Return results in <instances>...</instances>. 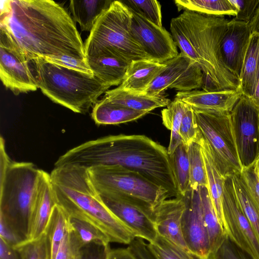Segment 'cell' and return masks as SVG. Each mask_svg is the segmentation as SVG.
Wrapping results in <instances>:
<instances>
[{
	"mask_svg": "<svg viewBox=\"0 0 259 259\" xmlns=\"http://www.w3.org/2000/svg\"><path fill=\"white\" fill-rule=\"evenodd\" d=\"M0 25L4 27L29 62L64 56L86 60L84 45L72 16L51 0L1 2Z\"/></svg>",
	"mask_w": 259,
	"mask_h": 259,
	"instance_id": "1",
	"label": "cell"
},
{
	"mask_svg": "<svg viewBox=\"0 0 259 259\" xmlns=\"http://www.w3.org/2000/svg\"><path fill=\"white\" fill-rule=\"evenodd\" d=\"M67 164L88 169L99 165L120 166L163 187L170 197L181 196L167 150L144 135L120 134L89 141L60 156L55 167Z\"/></svg>",
	"mask_w": 259,
	"mask_h": 259,
	"instance_id": "2",
	"label": "cell"
},
{
	"mask_svg": "<svg viewBox=\"0 0 259 259\" xmlns=\"http://www.w3.org/2000/svg\"><path fill=\"white\" fill-rule=\"evenodd\" d=\"M229 20L184 11L171 19L170 30L181 53L200 67L206 92L238 89L239 79L225 66L220 45Z\"/></svg>",
	"mask_w": 259,
	"mask_h": 259,
	"instance_id": "3",
	"label": "cell"
},
{
	"mask_svg": "<svg viewBox=\"0 0 259 259\" xmlns=\"http://www.w3.org/2000/svg\"><path fill=\"white\" fill-rule=\"evenodd\" d=\"M57 201L69 215L93 224L110 242L129 244L135 236L108 208L92 183L88 169L77 165L55 167L50 174Z\"/></svg>",
	"mask_w": 259,
	"mask_h": 259,
	"instance_id": "4",
	"label": "cell"
},
{
	"mask_svg": "<svg viewBox=\"0 0 259 259\" xmlns=\"http://www.w3.org/2000/svg\"><path fill=\"white\" fill-rule=\"evenodd\" d=\"M29 65L42 93L53 102L75 113H87L110 88L94 75L44 58L34 59Z\"/></svg>",
	"mask_w": 259,
	"mask_h": 259,
	"instance_id": "5",
	"label": "cell"
},
{
	"mask_svg": "<svg viewBox=\"0 0 259 259\" xmlns=\"http://www.w3.org/2000/svg\"><path fill=\"white\" fill-rule=\"evenodd\" d=\"M0 155V217L25 241L41 169L31 162L11 160L3 139Z\"/></svg>",
	"mask_w": 259,
	"mask_h": 259,
	"instance_id": "6",
	"label": "cell"
},
{
	"mask_svg": "<svg viewBox=\"0 0 259 259\" xmlns=\"http://www.w3.org/2000/svg\"><path fill=\"white\" fill-rule=\"evenodd\" d=\"M132 13L121 1H113L97 20L84 45L85 57L109 53L129 62L150 60L130 31Z\"/></svg>",
	"mask_w": 259,
	"mask_h": 259,
	"instance_id": "7",
	"label": "cell"
},
{
	"mask_svg": "<svg viewBox=\"0 0 259 259\" xmlns=\"http://www.w3.org/2000/svg\"><path fill=\"white\" fill-rule=\"evenodd\" d=\"M88 171L92 183L102 196L123 199L153 211L170 197L163 187L120 166L99 165Z\"/></svg>",
	"mask_w": 259,
	"mask_h": 259,
	"instance_id": "8",
	"label": "cell"
},
{
	"mask_svg": "<svg viewBox=\"0 0 259 259\" xmlns=\"http://www.w3.org/2000/svg\"><path fill=\"white\" fill-rule=\"evenodd\" d=\"M194 111L200 135L208 145L221 175L225 178L241 174L243 168L233 135L230 112L196 109Z\"/></svg>",
	"mask_w": 259,
	"mask_h": 259,
	"instance_id": "9",
	"label": "cell"
},
{
	"mask_svg": "<svg viewBox=\"0 0 259 259\" xmlns=\"http://www.w3.org/2000/svg\"><path fill=\"white\" fill-rule=\"evenodd\" d=\"M222 208L225 235L250 259H259V240L239 205L232 175L225 178Z\"/></svg>",
	"mask_w": 259,
	"mask_h": 259,
	"instance_id": "10",
	"label": "cell"
},
{
	"mask_svg": "<svg viewBox=\"0 0 259 259\" xmlns=\"http://www.w3.org/2000/svg\"><path fill=\"white\" fill-rule=\"evenodd\" d=\"M234 139L242 168L259 158V109L242 95L230 112Z\"/></svg>",
	"mask_w": 259,
	"mask_h": 259,
	"instance_id": "11",
	"label": "cell"
},
{
	"mask_svg": "<svg viewBox=\"0 0 259 259\" xmlns=\"http://www.w3.org/2000/svg\"><path fill=\"white\" fill-rule=\"evenodd\" d=\"M0 77L4 85L16 95L38 89L29 61L9 32L2 25Z\"/></svg>",
	"mask_w": 259,
	"mask_h": 259,
	"instance_id": "12",
	"label": "cell"
},
{
	"mask_svg": "<svg viewBox=\"0 0 259 259\" xmlns=\"http://www.w3.org/2000/svg\"><path fill=\"white\" fill-rule=\"evenodd\" d=\"M163 63L164 68L144 94L155 96L163 94L168 89L186 92L202 88L203 76L200 67L182 53Z\"/></svg>",
	"mask_w": 259,
	"mask_h": 259,
	"instance_id": "13",
	"label": "cell"
},
{
	"mask_svg": "<svg viewBox=\"0 0 259 259\" xmlns=\"http://www.w3.org/2000/svg\"><path fill=\"white\" fill-rule=\"evenodd\" d=\"M131 11V34L150 60L163 63L178 56L177 47L169 32Z\"/></svg>",
	"mask_w": 259,
	"mask_h": 259,
	"instance_id": "14",
	"label": "cell"
},
{
	"mask_svg": "<svg viewBox=\"0 0 259 259\" xmlns=\"http://www.w3.org/2000/svg\"><path fill=\"white\" fill-rule=\"evenodd\" d=\"M184 197L185 208L181 228L187 247L191 251L208 257L210 244L203 219L199 189L190 190Z\"/></svg>",
	"mask_w": 259,
	"mask_h": 259,
	"instance_id": "15",
	"label": "cell"
},
{
	"mask_svg": "<svg viewBox=\"0 0 259 259\" xmlns=\"http://www.w3.org/2000/svg\"><path fill=\"white\" fill-rule=\"evenodd\" d=\"M101 196V195H100ZM111 212L133 233L148 243L157 236L154 211L123 199L101 196Z\"/></svg>",
	"mask_w": 259,
	"mask_h": 259,
	"instance_id": "16",
	"label": "cell"
},
{
	"mask_svg": "<svg viewBox=\"0 0 259 259\" xmlns=\"http://www.w3.org/2000/svg\"><path fill=\"white\" fill-rule=\"evenodd\" d=\"M252 31L250 23L229 21L220 45V53L226 68L239 80Z\"/></svg>",
	"mask_w": 259,
	"mask_h": 259,
	"instance_id": "17",
	"label": "cell"
},
{
	"mask_svg": "<svg viewBox=\"0 0 259 259\" xmlns=\"http://www.w3.org/2000/svg\"><path fill=\"white\" fill-rule=\"evenodd\" d=\"M185 208L183 196L166 199L154 209V220L158 235L189 249L184 241L181 228Z\"/></svg>",
	"mask_w": 259,
	"mask_h": 259,
	"instance_id": "18",
	"label": "cell"
},
{
	"mask_svg": "<svg viewBox=\"0 0 259 259\" xmlns=\"http://www.w3.org/2000/svg\"><path fill=\"white\" fill-rule=\"evenodd\" d=\"M56 204L50 174L41 169L27 240L36 239L45 232L53 208Z\"/></svg>",
	"mask_w": 259,
	"mask_h": 259,
	"instance_id": "19",
	"label": "cell"
},
{
	"mask_svg": "<svg viewBox=\"0 0 259 259\" xmlns=\"http://www.w3.org/2000/svg\"><path fill=\"white\" fill-rule=\"evenodd\" d=\"M239 89L206 92H178L176 97L194 109L230 112L242 96Z\"/></svg>",
	"mask_w": 259,
	"mask_h": 259,
	"instance_id": "20",
	"label": "cell"
},
{
	"mask_svg": "<svg viewBox=\"0 0 259 259\" xmlns=\"http://www.w3.org/2000/svg\"><path fill=\"white\" fill-rule=\"evenodd\" d=\"M165 65L149 59L132 61L122 83L118 87L128 92L144 94Z\"/></svg>",
	"mask_w": 259,
	"mask_h": 259,
	"instance_id": "21",
	"label": "cell"
},
{
	"mask_svg": "<svg viewBox=\"0 0 259 259\" xmlns=\"http://www.w3.org/2000/svg\"><path fill=\"white\" fill-rule=\"evenodd\" d=\"M86 60L94 75L110 87L120 85L131 63L109 53L87 57Z\"/></svg>",
	"mask_w": 259,
	"mask_h": 259,
	"instance_id": "22",
	"label": "cell"
},
{
	"mask_svg": "<svg viewBox=\"0 0 259 259\" xmlns=\"http://www.w3.org/2000/svg\"><path fill=\"white\" fill-rule=\"evenodd\" d=\"M103 98L130 109L149 113L156 108L166 107L171 102L163 94L153 96L135 93L125 91L119 87L107 91Z\"/></svg>",
	"mask_w": 259,
	"mask_h": 259,
	"instance_id": "23",
	"label": "cell"
},
{
	"mask_svg": "<svg viewBox=\"0 0 259 259\" xmlns=\"http://www.w3.org/2000/svg\"><path fill=\"white\" fill-rule=\"evenodd\" d=\"M149 112L130 109L103 98L94 105L92 118L98 125H115L137 120Z\"/></svg>",
	"mask_w": 259,
	"mask_h": 259,
	"instance_id": "24",
	"label": "cell"
},
{
	"mask_svg": "<svg viewBox=\"0 0 259 259\" xmlns=\"http://www.w3.org/2000/svg\"><path fill=\"white\" fill-rule=\"evenodd\" d=\"M259 70V32H252L245 54L238 89L249 99L253 96Z\"/></svg>",
	"mask_w": 259,
	"mask_h": 259,
	"instance_id": "25",
	"label": "cell"
},
{
	"mask_svg": "<svg viewBox=\"0 0 259 259\" xmlns=\"http://www.w3.org/2000/svg\"><path fill=\"white\" fill-rule=\"evenodd\" d=\"M199 141L205 165L208 190L219 221L224 231L222 200L225 178L219 171L208 146L201 136Z\"/></svg>",
	"mask_w": 259,
	"mask_h": 259,
	"instance_id": "26",
	"label": "cell"
},
{
	"mask_svg": "<svg viewBox=\"0 0 259 259\" xmlns=\"http://www.w3.org/2000/svg\"><path fill=\"white\" fill-rule=\"evenodd\" d=\"M112 2L108 0H72L70 1L69 7L72 19L79 24L81 31L91 32L97 20Z\"/></svg>",
	"mask_w": 259,
	"mask_h": 259,
	"instance_id": "27",
	"label": "cell"
},
{
	"mask_svg": "<svg viewBox=\"0 0 259 259\" xmlns=\"http://www.w3.org/2000/svg\"><path fill=\"white\" fill-rule=\"evenodd\" d=\"M174 2L178 11H191L210 17L228 15L235 17L237 13L229 0H176Z\"/></svg>",
	"mask_w": 259,
	"mask_h": 259,
	"instance_id": "28",
	"label": "cell"
},
{
	"mask_svg": "<svg viewBox=\"0 0 259 259\" xmlns=\"http://www.w3.org/2000/svg\"><path fill=\"white\" fill-rule=\"evenodd\" d=\"M199 191L211 254L214 252L221 245L226 235L216 214L207 187H200Z\"/></svg>",
	"mask_w": 259,
	"mask_h": 259,
	"instance_id": "29",
	"label": "cell"
},
{
	"mask_svg": "<svg viewBox=\"0 0 259 259\" xmlns=\"http://www.w3.org/2000/svg\"><path fill=\"white\" fill-rule=\"evenodd\" d=\"M69 228V214L61 206L56 204L45 231L49 241L50 259H55Z\"/></svg>",
	"mask_w": 259,
	"mask_h": 259,
	"instance_id": "30",
	"label": "cell"
},
{
	"mask_svg": "<svg viewBox=\"0 0 259 259\" xmlns=\"http://www.w3.org/2000/svg\"><path fill=\"white\" fill-rule=\"evenodd\" d=\"M187 104L175 97L174 100L161 111L163 125L170 131V138L167 152L171 154L182 143L179 132Z\"/></svg>",
	"mask_w": 259,
	"mask_h": 259,
	"instance_id": "31",
	"label": "cell"
},
{
	"mask_svg": "<svg viewBox=\"0 0 259 259\" xmlns=\"http://www.w3.org/2000/svg\"><path fill=\"white\" fill-rule=\"evenodd\" d=\"M147 248L155 259H208L159 235L147 244Z\"/></svg>",
	"mask_w": 259,
	"mask_h": 259,
	"instance_id": "32",
	"label": "cell"
},
{
	"mask_svg": "<svg viewBox=\"0 0 259 259\" xmlns=\"http://www.w3.org/2000/svg\"><path fill=\"white\" fill-rule=\"evenodd\" d=\"M69 224L81 248L92 243L109 245L110 242L107 236L90 222L78 217L69 215Z\"/></svg>",
	"mask_w": 259,
	"mask_h": 259,
	"instance_id": "33",
	"label": "cell"
},
{
	"mask_svg": "<svg viewBox=\"0 0 259 259\" xmlns=\"http://www.w3.org/2000/svg\"><path fill=\"white\" fill-rule=\"evenodd\" d=\"M169 156L180 195L184 196L190 190L188 145L182 143Z\"/></svg>",
	"mask_w": 259,
	"mask_h": 259,
	"instance_id": "34",
	"label": "cell"
},
{
	"mask_svg": "<svg viewBox=\"0 0 259 259\" xmlns=\"http://www.w3.org/2000/svg\"><path fill=\"white\" fill-rule=\"evenodd\" d=\"M239 205L259 240V208L253 200L240 174L232 175Z\"/></svg>",
	"mask_w": 259,
	"mask_h": 259,
	"instance_id": "35",
	"label": "cell"
},
{
	"mask_svg": "<svg viewBox=\"0 0 259 259\" xmlns=\"http://www.w3.org/2000/svg\"><path fill=\"white\" fill-rule=\"evenodd\" d=\"M199 139L188 145L190 187L193 190H197L202 187H207L206 171Z\"/></svg>",
	"mask_w": 259,
	"mask_h": 259,
	"instance_id": "36",
	"label": "cell"
},
{
	"mask_svg": "<svg viewBox=\"0 0 259 259\" xmlns=\"http://www.w3.org/2000/svg\"><path fill=\"white\" fill-rule=\"evenodd\" d=\"M14 248L21 259H50L49 241L45 232L38 238L24 241Z\"/></svg>",
	"mask_w": 259,
	"mask_h": 259,
	"instance_id": "37",
	"label": "cell"
},
{
	"mask_svg": "<svg viewBox=\"0 0 259 259\" xmlns=\"http://www.w3.org/2000/svg\"><path fill=\"white\" fill-rule=\"evenodd\" d=\"M130 10L139 14L155 25L162 27L161 5L156 0L121 1Z\"/></svg>",
	"mask_w": 259,
	"mask_h": 259,
	"instance_id": "38",
	"label": "cell"
},
{
	"mask_svg": "<svg viewBox=\"0 0 259 259\" xmlns=\"http://www.w3.org/2000/svg\"><path fill=\"white\" fill-rule=\"evenodd\" d=\"M179 134L183 143L187 145L198 141L200 138L194 109L188 105L182 119Z\"/></svg>",
	"mask_w": 259,
	"mask_h": 259,
	"instance_id": "39",
	"label": "cell"
},
{
	"mask_svg": "<svg viewBox=\"0 0 259 259\" xmlns=\"http://www.w3.org/2000/svg\"><path fill=\"white\" fill-rule=\"evenodd\" d=\"M240 176L259 208V158L249 166L243 168Z\"/></svg>",
	"mask_w": 259,
	"mask_h": 259,
	"instance_id": "40",
	"label": "cell"
},
{
	"mask_svg": "<svg viewBox=\"0 0 259 259\" xmlns=\"http://www.w3.org/2000/svg\"><path fill=\"white\" fill-rule=\"evenodd\" d=\"M81 248L70 226L55 259H79Z\"/></svg>",
	"mask_w": 259,
	"mask_h": 259,
	"instance_id": "41",
	"label": "cell"
},
{
	"mask_svg": "<svg viewBox=\"0 0 259 259\" xmlns=\"http://www.w3.org/2000/svg\"><path fill=\"white\" fill-rule=\"evenodd\" d=\"M237 13L235 20L250 23L259 7V0H229Z\"/></svg>",
	"mask_w": 259,
	"mask_h": 259,
	"instance_id": "42",
	"label": "cell"
},
{
	"mask_svg": "<svg viewBox=\"0 0 259 259\" xmlns=\"http://www.w3.org/2000/svg\"><path fill=\"white\" fill-rule=\"evenodd\" d=\"M243 252L226 235L221 245L208 256L213 259H248Z\"/></svg>",
	"mask_w": 259,
	"mask_h": 259,
	"instance_id": "43",
	"label": "cell"
},
{
	"mask_svg": "<svg viewBox=\"0 0 259 259\" xmlns=\"http://www.w3.org/2000/svg\"><path fill=\"white\" fill-rule=\"evenodd\" d=\"M110 249L109 245L90 244L81 248L79 259H107Z\"/></svg>",
	"mask_w": 259,
	"mask_h": 259,
	"instance_id": "44",
	"label": "cell"
},
{
	"mask_svg": "<svg viewBox=\"0 0 259 259\" xmlns=\"http://www.w3.org/2000/svg\"><path fill=\"white\" fill-rule=\"evenodd\" d=\"M48 60L70 69L94 75L87 60H80L67 56Z\"/></svg>",
	"mask_w": 259,
	"mask_h": 259,
	"instance_id": "45",
	"label": "cell"
},
{
	"mask_svg": "<svg viewBox=\"0 0 259 259\" xmlns=\"http://www.w3.org/2000/svg\"><path fill=\"white\" fill-rule=\"evenodd\" d=\"M0 239L14 247L24 240L0 217Z\"/></svg>",
	"mask_w": 259,
	"mask_h": 259,
	"instance_id": "46",
	"label": "cell"
},
{
	"mask_svg": "<svg viewBox=\"0 0 259 259\" xmlns=\"http://www.w3.org/2000/svg\"><path fill=\"white\" fill-rule=\"evenodd\" d=\"M107 259H139L130 248L111 249Z\"/></svg>",
	"mask_w": 259,
	"mask_h": 259,
	"instance_id": "47",
	"label": "cell"
},
{
	"mask_svg": "<svg viewBox=\"0 0 259 259\" xmlns=\"http://www.w3.org/2000/svg\"><path fill=\"white\" fill-rule=\"evenodd\" d=\"M0 259H21L20 256L13 247L0 239Z\"/></svg>",
	"mask_w": 259,
	"mask_h": 259,
	"instance_id": "48",
	"label": "cell"
},
{
	"mask_svg": "<svg viewBox=\"0 0 259 259\" xmlns=\"http://www.w3.org/2000/svg\"><path fill=\"white\" fill-rule=\"evenodd\" d=\"M250 99L252 103L259 109V70L254 93Z\"/></svg>",
	"mask_w": 259,
	"mask_h": 259,
	"instance_id": "49",
	"label": "cell"
},
{
	"mask_svg": "<svg viewBox=\"0 0 259 259\" xmlns=\"http://www.w3.org/2000/svg\"><path fill=\"white\" fill-rule=\"evenodd\" d=\"M250 26L252 32H259V7L257 9L254 17L250 22Z\"/></svg>",
	"mask_w": 259,
	"mask_h": 259,
	"instance_id": "50",
	"label": "cell"
},
{
	"mask_svg": "<svg viewBox=\"0 0 259 259\" xmlns=\"http://www.w3.org/2000/svg\"><path fill=\"white\" fill-rule=\"evenodd\" d=\"M208 259H213V258H212L211 257H210L208 256Z\"/></svg>",
	"mask_w": 259,
	"mask_h": 259,
	"instance_id": "51",
	"label": "cell"
}]
</instances>
